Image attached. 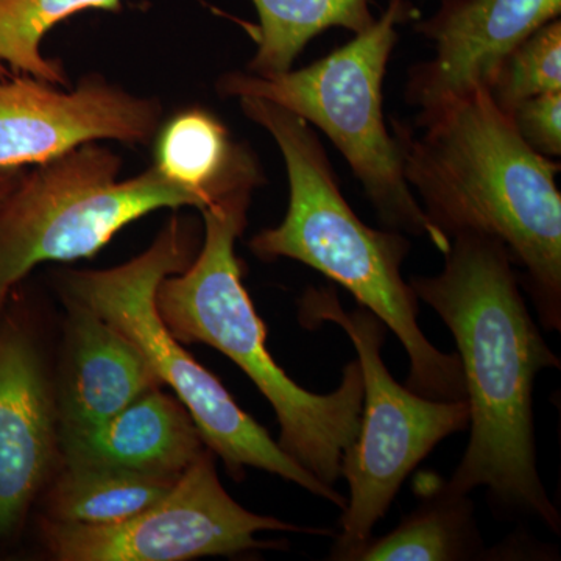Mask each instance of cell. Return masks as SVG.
<instances>
[{
  "mask_svg": "<svg viewBox=\"0 0 561 561\" xmlns=\"http://www.w3.org/2000/svg\"><path fill=\"white\" fill-rule=\"evenodd\" d=\"M445 267L412 276L409 286L451 330L459 350L471 437L449 489L486 486L502 511L560 530L535 459L534 383L560 367L531 319L507 250L489 236H453Z\"/></svg>",
  "mask_w": 561,
  "mask_h": 561,
  "instance_id": "obj_1",
  "label": "cell"
},
{
  "mask_svg": "<svg viewBox=\"0 0 561 561\" xmlns=\"http://www.w3.org/2000/svg\"><path fill=\"white\" fill-rule=\"evenodd\" d=\"M391 124L405 181L435 230L500 241L546 330L560 331V162L531 150L486 90Z\"/></svg>",
  "mask_w": 561,
  "mask_h": 561,
  "instance_id": "obj_2",
  "label": "cell"
},
{
  "mask_svg": "<svg viewBox=\"0 0 561 561\" xmlns=\"http://www.w3.org/2000/svg\"><path fill=\"white\" fill-rule=\"evenodd\" d=\"M242 113L271 133L286 162L289 208L278 227L254 236L261 260L300 261L341 284L400 339L411 357L408 389L438 401L465 400L457 354H445L421 332L419 298L402 279L411 250L402 232L367 227L351 209L312 125L265 99L239 98Z\"/></svg>",
  "mask_w": 561,
  "mask_h": 561,
  "instance_id": "obj_3",
  "label": "cell"
},
{
  "mask_svg": "<svg viewBox=\"0 0 561 561\" xmlns=\"http://www.w3.org/2000/svg\"><path fill=\"white\" fill-rule=\"evenodd\" d=\"M254 190L242 187L202 208L205 241L183 272L161 280L158 311L181 343H206L219 350L275 409L278 445L320 482L334 486L343 454L359 432L364 378L359 362L343 370L337 390L317 394L302 389L273 360L267 330L242 284L236 241L245 230Z\"/></svg>",
  "mask_w": 561,
  "mask_h": 561,
  "instance_id": "obj_4",
  "label": "cell"
},
{
  "mask_svg": "<svg viewBox=\"0 0 561 561\" xmlns=\"http://www.w3.org/2000/svg\"><path fill=\"white\" fill-rule=\"evenodd\" d=\"M198 228L194 220L173 216L150 249L127 264L106 271L68 272L66 298L81 302L116 328L139 350L160 383H168L190 412L202 440L231 472L260 468L297 483L346 507L334 486L291 459L264 427L232 400L219 379L202 367L173 337L157 306V289L165 276L183 272L195 257Z\"/></svg>",
  "mask_w": 561,
  "mask_h": 561,
  "instance_id": "obj_5",
  "label": "cell"
},
{
  "mask_svg": "<svg viewBox=\"0 0 561 561\" xmlns=\"http://www.w3.org/2000/svg\"><path fill=\"white\" fill-rule=\"evenodd\" d=\"M419 14L411 0H389L370 27L321 60L275 77L230 72L217 81V92L265 99L319 128L348 162L387 230L426 236L445 253L451 241L435 230L405 181L383 114L382 84L398 27Z\"/></svg>",
  "mask_w": 561,
  "mask_h": 561,
  "instance_id": "obj_6",
  "label": "cell"
},
{
  "mask_svg": "<svg viewBox=\"0 0 561 561\" xmlns=\"http://www.w3.org/2000/svg\"><path fill=\"white\" fill-rule=\"evenodd\" d=\"M121 168L116 153L90 142L25 171L0 206V313L41 262L92 257L151 210L209 205L154 165L124 181Z\"/></svg>",
  "mask_w": 561,
  "mask_h": 561,
  "instance_id": "obj_7",
  "label": "cell"
},
{
  "mask_svg": "<svg viewBox=\"0 0 561 561\" xmlns=\"http://www.w3.org/2000/svg\"><path fill=\"white\" fill-rule=\"evenodd\" d=\"M300 317L308 328L339 324L357 351L364 378L359 432L341 465L350 497L332 551L334 560H354L405 478L438 443L467 427L470 409L465 400H431L394 381L381 354L386 324L362 306L343 311L334 287L306 291Z\"/></svg>",
  "mask_w": 561,
  "mask_h": 561,
  "instance_id": "obj_8",
  "label": "cell"
},
{
  "mask_svg": "<svg viewBox=\"0 0 561 561\" xmlns=\"http://www.w3.org/2000/svg\"><path fill=\"white\" fill-rule=\"evenodd\" d=\"M264 530L331 535L247 511L224 489L213 457L203 451L160 501L130 519H50L44 524V541L61 561H183L260 548L264 545L254 537Z\"/></svg>",
  "mask_w": 561,
  "mask_h": 561,
  "instance_id": "obj_9",
  "label": "cell"
},
{
  "mask_svg": "<svg viewBox=\"0 0 561 561\" xmlns=\"http://www.w3.org/2000/svg\"><path fill=\"white\" fill-rule=\"evenodd\" d=\"M161 116L160 102L102 77H84L72 91L27 76L0 79V171L33 168L103 139L149 144Z\"/></svg>",
  "mask_w": 561,
  "mask_h": 561,
  "instance_id": "obj_10",
  "label": "cell"
},
{
  "mask_svg": "<svg viewBox=\"0 0 561 561\" xmlns=\"http://www.w3.org/2000/svg\"><path fill=\"white\" fill-rule=\"evenodd\" d=\"M560 13L561 0H440L415 25L434 44V57L409 72V105L434 108L486 90L505 57Z\"/></svg>",
  "mask_w": 561,
  "mask_h": 561,
  "instance_id": "obj_11",
  "label": "cell"
},
{
  "mask_svg": "<svg viewBox=\"0 0 561 561\" xmlns=\"http://www.w3.org/2000/svg\"><path fill=\"white\" fill-rule=\"evenodd\" d=\"M38 351L0 320V534H9L49 474L58 435Z\"/></svg>",
  "mask_w": 561,
  "mask_h": 561,
  "instance_id": "obj_12",
  "label": "cell"
},
{
  "mask_svg": "<svg viewBox=\"0 0 561 561\" xmlns=\"http://www.w3.org/2000/svg\"><path fill=\"white\" fill-rule=\"evenodd\" d=\"M66 465H101L119 470L180 478L203 453L201 432L190 412L154 387L99 426L60 434Z\"/></svg>",
  "mask_w": 561,
  "mask_h": 561,
  "instance_id": "obj_13",
  "label": "cell"
},
{
  "mask_svg": "<svg viewBox=\"0 0 561 561\" xmlns=\"http://www.w3.org/2000/svg\"><path fill=\"white\" fill-rule=\"evenodd\" d=\"M66 300L69 365L58 420L60 434H72L99 426L160 381L124 334L81 302Z\"/></svg>",
  "mask_w": 561,
  "mask_h": 561,
  "instance_id": "obj_14",
  "label": "cell"
},
{
  "mask_svg": "<svg viewBox=\"0 0 561 561\" xmlns=\"http://www.w3.org/2000/svg\"><path fill=\"white\" fill-rule=\"evenodd\" d=\"M154 144V168L169 180L197 192L206 202L264 183L260 162L245 144L209 111L192 108L175 114Z\"/></svg>",
  "mask_w": 561,
  "mask_h": 561,
  "instance_id": "obj_15",
  "label": "cell"
},
{
  "mask_svg": "<svg viewBox=\"0 0 561 561\" xmlns=\"http://www.w3.org/2000/svg\"><path fill=\"white\" fill-rule=\"evenodd\" d=\"M415 483L421 504L386 537L367 542L356 561H459L479 559L482 538L468 494L434 474Z\"/></svg>",
  "mask_w": 561,
  "mask_h": 561,
  "instance_id": "obj_16",
  "label": "cell"
},
{
  "mask_svg": "<svg viewBox=\"0 0 561 561\" xmlns=\"http://www.w3.org/2000/svg\"><path fill=\"white\" fill-rule=\"evenodd\" d=\"M260 16L254 31L257 49L249 72L275 77L294 69L295 61L316 36L330 28L354 35L370 27V0H251Z\"/></svg>",
  "mask_w": 561,
  "mask_h": 561,
  "instance_id": "obj_17",
  "label": "cell"
},
{
  "mask_svg": "<svg viewBox=\"0 0 561 561\" xmlns=\"http://www.w3.org/2000/svg\"><path fill=\"white\" fill-rule=\"evenodd\" d=\"M176 479L101 465H66L50 491V519L77 524L125 522L160 501Z\"/></svg>",
  "mask_w": 561,
  "mask_h": 561,
  "instance_id": "obj_18",
  "label": "cell"
},
{
  "mask_svg": "<svg viewBox=\"0 0 561 561\" xmlns=\"http://www.w3.org/2000/svg\"><path fill=\"white\" fill-rule=\"evenodd\" d=\"M84 10L121 11L122 0H0V79L27 76L69 87L61 62L44 57L41 43L55 25Z\"/></svg>",
  "mask_w": 561,
  "mask_h": 561,
  "instance_id": "obj_19",
  "label": "cell"
},
{
  "mask_svg": "<svg viewBox=\"0 0 561 561\" xmlns=\"http://www.w3.org/2000/svg\"><path fill=\"white\" fill-rule=\"evenodd\" d=\"M561 91V21L541 25L502 61L486 88L502 113L534 95Z\"/></svg>",
  "mask_w": 561,
  "mask_h": 561,
  "instance_id": "obj_20",
  "label": "cell"
},
{
  "mask_svg": "<svg viewBox=\"0 0 561 561\" xmlns=\"http://www.w3.org/2000/svg\"><path fill=\"white\" fill-rule=\"evenodd\" d=\"M513 127L531 150L542 157L561 154V91L534 95L508 111Z\"/></svg>",
  "mask_w": 561,
  "mask_h": 561,
  "instance_id": "obj_21",
  "label": "cell"
},
{
  "mask_svg": "<svg viewBox=\"0 0 561 561\" xmlns=\"http://www.w3.org/2000/svg\"><path fill=\"white\" fill-rule=\"evenodd\" d=\"M27 169L28 168H20L0 171V206L9 198V195L13 192L14 187L18 186V183H20Z\"/></svg>",
  "mask_w": 561,
  "mask_h": 561,
  "instance_id": "obj_22",
  "label": "cell"
}]
</instances>
